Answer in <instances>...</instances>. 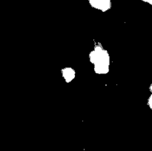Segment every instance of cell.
<instances>
[{
	"instance_id": "1",
	"label": "cell",
	"mask_w": 152,
	"mask_h": 151,
	"mask_svg": "<svg viewBox=\"0 0 152 151\" xmlns=\"http://www.w3.org/2000/svg\"><path fill=\"white\" fill-rule=\"evenodd\" d=\"M88 60L93 65L94 71L96 75H107L110 72L111 56L99 41L95 42L94 48L89 52Z\"/></svg>"
},
{
	"instance_id": "2",
	"label": "cell",
	"mask_w": 152,
	"mask_h": 151,
	"mask_svg": "<svg viewBox=\"0 0 152 151\" xmlns=\"http://www.w3.org/2000/svg\"><path fill=\"white\" fill-rule=\"evenodd\" d=\"M88 1L92 8L102 13H105L112 8L111 0H88Z\"/></svg>"
},
{
	"instance_id": "3",
	"label": "cell",
	"mask_w": 152,
	"mask_h": 151,
	"mask_svg": "<svg viewBox=\"0 0 152 151\" xmlns=\"http://www.w3.org/2000/svg\"><path fill=\"white\" fill-rule=\"evenodd\" d=\"M60 72L62 78H63L64 81L67 84H69L71 81H74L76 78V76H77V72L71 67H65V68H62L61 69Z\"/></svg>"
},
{
	"instance_id": "4",
	"label": "cell",
	"mask_w": 152,
	"mask_h": 151,
	"mask_svg": "<svg viewBox=\"0 0 152 151\" xmlns=\"http://www.w3.org/2000/svg\"><path fill=\"white\" fill-rule=\"evenodd\" d=\"M147 105L149 107V109L152 110V93H151V95L148 96V100H147Z\"/></svg>"
},
{
	"instance_id": "5",
	"label": "cell",
	"mask_w": 152,
	"mask_h": 151,
	"mask_svg": "<svg viewBox=\"0 0 152 151\" xmlns=\"http://www.w3.org/2000/svg\"><path fill=\"white\" fill-rule=\"evenodd\" d=\"M142 1H143V2L145 3H147V4H150V5L152 6V0H142Z\"/></svg>"
},
{
	"instance_id": "6",
	"label": "cell",
	"mask_w": 152,
	"mask_h": 151,
	"mask_svg": "<svg viewBox=\"0 0 152 151\" xmlns=\"http://www.w3.org/2000/svg\"><path fill=\"white\" fill-rule=\"evenodd\" d=\"M148 90H149L150 93H152V83H151V84H150V85H149V87H148Z\"/></svg>"
}]
</instances>
